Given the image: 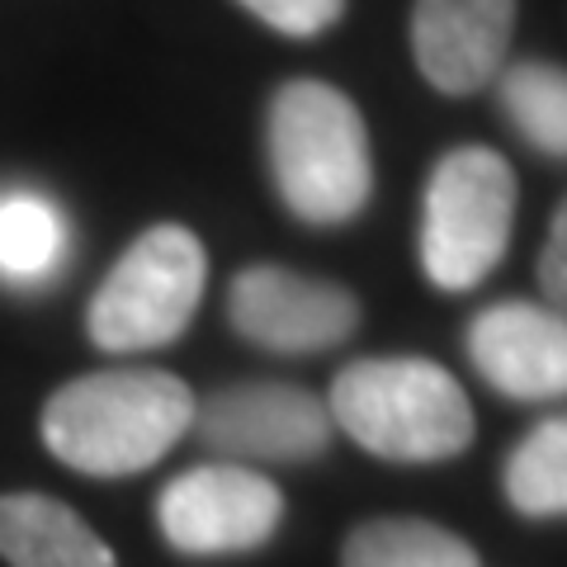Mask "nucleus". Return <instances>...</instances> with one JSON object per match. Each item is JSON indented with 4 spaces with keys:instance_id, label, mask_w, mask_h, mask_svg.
<instances>
[{
    "instance_id": "1",
    "label": "nucleus",
    "mask_w": 567,
    "mask_h": 567,
    "mask_svg": "<svg viewBox=\"0 0 567 567\" xmlns=\"http://www.w3.org/2000/svg\"><path fill=\"white\" fill-rule=\"evenodd\" d=\"M194 425V393L162 369H104L71 379L43 406V440L91 477L142 473Z\"/></svg>"
},
{
    "instance_id": "5",
    "label": "nucleus",
    "mask_w": 567,
    "mask_h": 567,
    "mask_svg": "<svg viewBox=\"0 0 567 567\" xmlns=\"http://www.w3.org/2000/svg\"><path fill=\"white\" fill-rule=\"evenodd\" d=\"M204 279H208L204 241L181 223L152 227L123 251L110 279L100 284L91 317H85L91 341L110 354L181 341L204 298Z\"/></svg>"
},
{
    "instance_id": "16",
    "label": "nucleus",
    "mask_w": 567,
    "mask_h": 567,
    "mask_svg": "<svg viewBox=\"0 0 567 567\" xmlns=\"http://www.w3.org/2000/svg\"><path fill=\"white\" fill-rule=\"evenodd\" d=\"M237 6H246L256 20H265L279 33H289V39L327 33L346 14V0H237Z\"/></svg>"
},
{
    "instance_id": "11",
    "label": "nucleus",
    "mask_w": 567,
    "mask_h": 567,
    "mask_svg": "<svg viewBox=\"0 0 567 567\" xmlns=\"http://www.w3.org/2000/svg\"><path fill=\"white\" fill-rule=\"evenodd\" d=\"M0 558L10 567H114V554L76 511L39 492L0 496Z\"/></svg>"
},
{
    "instance_id": "2",
    "label": "nucleus",
    "mask_w": 567,
    "mask_h": 567,
    "mask_svg": "<svg viewBox=\"0 0 567 567\" xmlns=\"http://www.w3.org/2000/svg\"><path fill=\"white\" fill-rule=\"evenodd\" d=\"M270 175L293 218L350 223L374 189V156L360 110L327 81H289L270 100Z\"/></svg>"
},
{
    "instance_id": "12",
    "label": "nucleus",
    "mask_w": 567,
    "mask_h": 567,
    "mask_svg": "<svg viewBox=\"0 0 567 567\" xmlns=\"http://www.w3.org/2000/svg\"><path fill=\"white\" fill-rule=\"evenodd\" d=\"M66 223L52 199L33 189H0V279L33 289L62 270Z\"/></svg>"
},
{
    "instance_id": "14",
    "label": "nucleus",
    "mask_w": 567,
    "mask_h": 567,
    "mask_svg": "<svg viewBox=\"0 0 567 567\" xmlns=\"http://www.w3.org/2000/svg\"><path fill=\"white\" fill-rule=\"evenodd\" d=\"M506 502L529 520L567 516V416H548L529 431L502 473Z\"/></svg>"
},
{
    "instance_id": "7",
    "label": "nucleus",
    "mask_w": 567,
    "mask_h": 567,
    "mask_svg": "<svg viewBox=\"0 0 567 567\" xmlns=\"http://www.w3.org/2000/svg\"><path fill=\"white\" fill-rule=\"evenodd\" d=\"M199 440L213 454L260 458V464H303L331 445V412L293 383H241L194 406Z\"/></svg>"
},
{
    "instance_id": "4",
    "label": "nucleus",
    "mask_w": 567,
    "mask_h": 567,
    "mask_svg": "<svg viewBox=\"0 0 567 567\" xmlns=\"http://www.w3.org/2000/svg\"><path fill=\"white\" fill-rule=\"evenodd\" d=\"M516 218V171L492 147H454L425 185L421 270L435 289L464 293L506 256Z\"/></svg>"
},
{
    "instance_id": "6",
    "label": "nucleus",
    "mask_w": 567,
    "mask_h": 567,
    "mask_svg": "<svg viewBox=\"0 0 567 567\" xmlns=\"http://www.w3.org/2000/svg\"><path fill=\"white\" fill-rule=\"evenodd\" d=\"M284 496L265 473L241 464L189 468L156 496V525L175 554H251L279 529Z\"/></svg>"
},
{
    "instance_id": "13",
    "label": "nucleus",
    "mask_w": 567,
    "mask_h": 567,
    "mask_svg": "<svg viewBox=\"0 0 567 567\" xmlns=\"http://www.w3.org/2000/svg\"><path fill=\"white\" fill-rule=\"evenodd\" d=\"M341 567H483L473 548L431 520H369L341 548Z\"/></svg>"
},
{
    "instance_id": "15",
    "label": "nucleus",
    "mask_w": 567,
    "mask_h": 567,
    "mask_svg": "<svg viewBox=\"0 0 567 567\" xmlns=\"http://www.w3.org/2000/svg\"><path fill=\"white\" fill-rule=\"evenodd\" d=\"M502 110L529 147L567 162V71L554 62H516L502 71Z\"/></svg>"
},
{
    "instance_id": "10",
    "label": "nucleus",
    "mask_w": 567,
    "mask_h": 567,
    "mask_svg": "<svg viewBox=\"0 0 567 567\" xmlns=\"http://www.w3.org/2000/svg\"><path fill=\"white\" fill-rule=\"evenodd\" d=\"M516 0H416L412 52L440 95H473L496 81L511 48Z\"/></svg>"
},
{
    "instance_id": "8",
    "label": "nucleus",
    "mask_w": 567,
    "mask_h": 567,
    "mask_svg": "<svg viewBox=\"0 0 567 567\" xmlns=\"http://www.w3.org/2000/svg\"><path fill=\"white\" fill-rule=\"evenodd\" d=\"M227 317L237 336L275 354L331 350L360 327V303L341 284L284 270V265H251L233 279Z\"/></svg>"
},
{
    "instance_id": "3",
    "label": "nucleus",
    "mask_w": 567,
    "mask_h": 567,
    "mask_svg": "<svg viewBox=\"0 0 567 567\" xmlns=\"http://www.w3.org/2000/svg\"><path fill=\"white\" fill-rule=\"evenodd\" d=\"M327 412L360 450L393 464H440L473 440V406L454 374L406 354L341 369Z\"/></svg>"
},
{
    "instance_id": "9",
    "label": "nucleus",
    "mask_w": 567,
    "mask_h": 567,
    "mask_svg": "<svg viewBox=\"0 0 567 567\" xmlns=\"http://www.w3.org/2000/svg\"><path fill=\"white\" fill-rule=\"evenodd\" d=\"M468 360L496 393L516 402L567 398V312L548 303H496L473 317Z\"/></svg>"
},
{
    "instance_id": "17",
    "label": "nucleus",
    "mask_w": 567,
    "mask_h": 567,
    "mask_svg": "<svg viewBox=\"0 0 567 567\" xmlns=\"http://www.w3.org/2000/svg\"><path fill=\"white\" fill-rule=\"evenodd\" d=\"M539 284H544L548 308L567 312V199L558 204L554 223H548V241L539 256Z\"/></svg>"
}]
</instances>
